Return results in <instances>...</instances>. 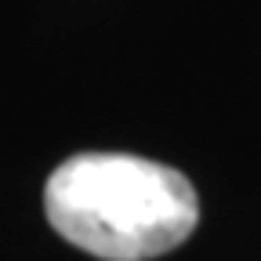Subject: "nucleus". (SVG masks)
<instances>
[{
	"label": "nucleus",
	"mask_w": 261,
	"mask_h": 261,
	"mask_svg": "<svg viewBox=\"0 0 261 261\" xmlns=\"http://www.w3.org/2000/svg\"><path fill=\"white\" fill-rule=\"evenodd\" d=\"M51 228L102 261H149L181 247L200 225L192 181L145 156L76 152L44 189Z\"/></svg>",
	"instance_id": "1"
}]
</instances>
